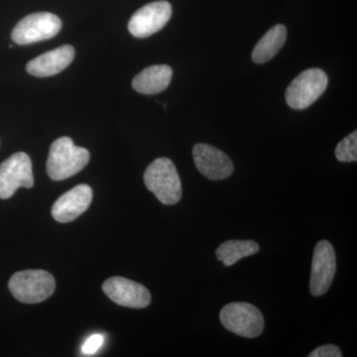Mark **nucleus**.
<instances>
[{
  "label": "nucleus",
  "mask_w": 357,
  "mask_h": 357,
  "mask_svg": "<svg viewBox=\"0 0 357 357\" xmlns=\"http://www.w3.org/2000/svg\"><path fill=\"white\" fill-rule=\"evenodd\" d=\"M335 157L338 161L349 163L357 160V132L349 134L338 143L335 148Z\"/></svg>",
  "instance_id": "obj_17"
},
{
  "label": "nucleus",
  "mask_w": 357,
  "mask_h": 357,
  "mask_svg": "<svg viewBox=\"0 0 357 357\" xmlns=\"http://www.w3.org/2000/svg\"><path fill=\"white\" fill-rule=\"evenodd\" d=\"M91 199L93 191L89 185H77L56 201L52 208V215L59 222H73L88 210Z\"/></svg>",
  "instance_id": "obj_12"
},
{
  "label": "nucleus",
  "mask_w": 357,
  "mask_h": 357,
  "mask_svg": "<svg viewBox=\"0 0 357 357\" xmlns=\"http://www.w3.org/2000/svg\"><path fill=\"white\" fill-rule=\"evenodd\" d=\"M328 83V76L323 70L314 68L304 70L288 86L286 102L291 109H307L325 93Z\"/></svg>",
  "instance_id": "obj_5"
},
{
  "label": "nucleus",
  "mask_w": 357,
  "mask_h": 357,
  "mask_svg": "<svg viewBox=\"0 0 357 357\" xmlns=\"http://www.w3.org/2000/svg\"><path fill=\"white\" fill-rule=\"evenodd\" d=\"M172 6L165 0L151 2L133 14L128 30L134 37L146 38L160 31L170 20Z\"/></svg>",
  "instance_id": "obj_9"
},
{
  "label": "nucleus",
  "mask_w": 357,
  "mask_h": 357,
  "mask_svg": "<svg viewBox=\"0 0 357 357\" xmlns=\"http://www.w3.org/2000/svg\"><path fill=\"white\" fill-rule=\"evenodd\" d=\"M287 29L284 25L272 27L256 44L252 52V60L256 64H264L276 56L285 44Z\"/></svg>",
  "instance_id": "obj_15"
},
{
  "label": "nucleus",
  "mask_w": 357,
  "mask_h": 357,
  "mask_svg": "<svg viewBox=\"0 0 357 357\" xmlns=\"http://www.w3.org/2000/svg\"><path fill=\"white\" fill-rule=\"evenodd\" d=\"M144 183L162 204L171 206L182 198L180 176L170 159L162 157L154 160L145 171Z\"/></svg>",
  "instance_id": "obj_2"
},
{
  "label": "nucleus",
  "mask_w": 357,
  "mask_h": 357,
  "mask_svg": "<svg viewBox=\"0 0 357 357\" xmlns=\"http://www.w3.org/2000/svg\"><path fill=\"white\" fill-rule=\"evenodd\" d=\"M74 58V47L64 45L33 59L26 65V70L34 77H51L64 70Z\"/></svg>",
  "instance_id": "obj_13"
},
{
  "label": "nucleus",
  "mask_w": 357,
  "mask_h": 357,
  "mask_svg": "<svg viewBox=\"0 0 357 357\" xmlns=\"http://www.w3.org/2000/svg\"><path fill=\"white\" fill-rule=\"evenodd\" d=\"M342 351L337 345L326 344L314 349L309 354V357H342Z\"/></svg>",
  "instance_id": "obj_19"
},
{
  "label": "nucleus",
  "mask_w": 357,
  "mask_h": 357,
  "mask_svg": "<svg viewBox=\"0 0 357 357\" xmlns=\"http://www.w3.org/2000/svg\"><path fill=\"white\" fill-rule=\"evenodd\" d=\"M103 342H105V337L100 335V333H96L84 342L83 347H82V351H83L84 356H93L96 351H100Z\"/></svg>",
  "instance_id": "obj_18"
},
{
  "label": "nucleus",
  "mask_w": 357,
  "mask_h": 357,
  "mask_svg": "<svg viewBox=\"0 0 357 357\" xmlns=\"http://www.w3.org/2000/svg\"><path fill=\"white\" fill-rule=\"evenodd\" d=\"M220 321L229 332L243 337H259L264 330V318L258 307L248 303H231L220 311Z\"/></svg>",
  "instance_id": "obj_4"
},
{
  "label": "nucleus",
  "mask_w": 357,
  "mask_h": 357,
  "mask_svg": "<svg viewBox=\"0 0 357 357\" xmlns=\"http://www.w3.org/2000/svg\"><path fill=\"white\" fill-rule=\"evenodd\" d=\"M8 287L16 300L25 304H37L50 297L55 291L56 282L45 270H24L13 274Z\"/></svg>",
  "instance_id": "obj_3"
},
{
  "label": "nucleus",
  "mask_w": 357,
  "mask_h": 357,
  "mask_svg": "<svg viewBox=\"0 0 357 357\" xmlns=\"http://www.w3.org/2000/svg\"><path fill=\"white\" fill-rule=\"evenodd\" d=\"M102 290L110 300L122 307L143 309L151 303V295L144 286L123 277L107 279Z\"/></svg>",
  "instance_id": "obj_10"
},
{
  "label": "nucleus",
  "mask_w": 357,
  "mask_h": 357,
  "mask_svg": "<svg viewBox=\"0 0 357 357\" xmlns=\"http://www.w3.org/2000/svg\"><path fill=\"white\" fill-rule=\"evenodd\" d=\"M89 152L77 147L70 137H61L54 141L47 160V173L54 181H63L72 177L88 165Z\"/></svg>",
  "instance_id": "obj_1"
},
{
  "label": "nucleus",
  "mask_w": 357,
  "mask_h": 357,
  "mask_svg": "<svg viewBox=\"0 0 357 357\" xmlns=\"http://www.w3.org/2000/svg\"><path fill=\"white\" fill-rule=\"evenodd\" d=\"M62 21L57 15L38 13L25 16L16 24L11 38L16 44L28 45L53 38L60 32Z\"/></svg>",
  "instance_id": "obj_6"
},
{
  "label": "nucleus",
  "mask_w": 357,
  "mask_h": 357,
  "mask_svg": "<svg viewBox=\"0 0 357 357\" xmlns=\"http://www.w3.org/2000/svg\"><path fill=\"white\" fill-rule=\"evenodd\" d=\"M337 271V257L332 244L321 241L314 248L312 255L310 291L314 297H319L328 292L332 286Z\"/></svg>",
  "instance_id": "obj_8"
},
{
  "label": "nucleus",
  "mask_w": 357,
  "mask_h": 357,
  "mask_svg": "<svg viewBox=\"0 0 357 357\" xmlns=\"http://www.w3.org/2000/svg\"><path fill=\"white\" fill-rule=\"evenodd\" d=\"M259 252V245L253 241H225L217 249V257L227 267L232 266L237 261L248 256Z\"/></svg>",
  "instance_id": "obj_16"
},
{
  "label": "nucleus",
  "mask_w": 357,
  "mask_h": 357,
  "mask_svg": "<svg viewBox=\"0 0 357 357\" xmlns=\"http://www.w3.org/2000/svg\"><path fill=\"white\" fill-rule=\"evenodd\" d=\"M172 76L173 70L169 66H150L134 77L132 86L143 95H156L168 88Z\"/></svg>",
  "instance_id": "obj_14"
},
{
  "label": "nucleus",
  "mask_w": 357,
  "mask_h": 357,
  "mask_svg": "<svg viewBox=\"0 0 357 357\" xmlns=\"http://www.w3.org/2000/svg\"><path fill=\"white\" fill-rule=\"evenodd\" d=\"M34 185L32 162L24 152H17L0 165V199L11 198L20 188Z\"/></svg>",
  "instance_id": "obj_7"
},
{
  "label": "nucleus",
  "mask_w": 357,
  "mask_h": 357,
  "mask_svg": "<svg viewBox=\"0 0 357 357\" xmlns=\"http://www.w3.org/2000/svg\"><path fill=\"white\" fill-rule=\"evenodd\" d=\"M192 157L199 173L210 180H225L234 173L231 160L217 147L199 143L192 148Z\"/></svg>",
  "instance_id": "obj_11"
}]
</instances>
